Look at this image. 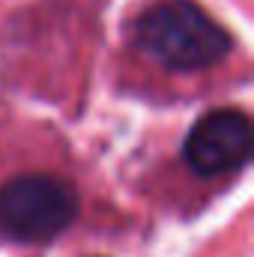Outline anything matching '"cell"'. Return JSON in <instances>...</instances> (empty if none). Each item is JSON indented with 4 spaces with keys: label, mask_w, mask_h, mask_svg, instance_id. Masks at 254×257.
Masks as SVG:
<instances>
[{
    "label": "cell",
    "mask_w": 254,
    "mask_h": 257,
    "mask_svg": "<svg viewBox=\"0 0 254 257\" xmlns=\"http://www.w3.org/2000/svg\"><path fill=\"white\" fill-rule=\"evenodd\" d=\"M135 45L159 66L197 72L227 57V30L194 0H159L135 21Z\"/></svg>",
    "instance_id": "1"
},
{
    "label": "cell",
    "mask_w": 254,
    "mask_h": 257,
    "mask_svg": "<svg viewBox=\"0 0 254 257\" xmlns=\"http://www.w3.org/2000/svg\"><path fill=\"white\" fill-rule=\"evenodd\" d=\"M78 215V192L57 174H21L0 186V233L18 242H48Z\"/></svg>",
    "instance_id": "2"
},
{
    "label": "cell",
    "mask_w": 254,
    "mask_h": 257,
    "mask_svg": "<svg viewBox=\"0 0 254 257\" xmlns=\"http://www.w3.org/2000/svg\"><path fill=\"white\" fill-rule=\"evenodd\" d=\"M189 168L200 177H218L236 171L251 156V123L242 111L218 108L191 126L183 144Z\"/></svg>",
    "instance_id": "3"
}]
</instances>
